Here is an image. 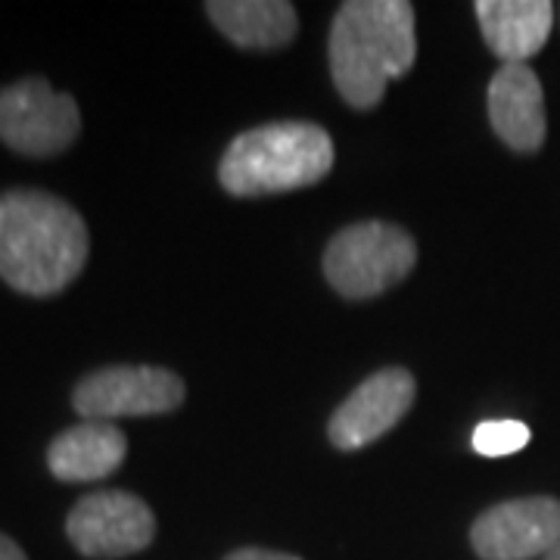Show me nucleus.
<instances>
[{
	"label": "nucleus",
	"instance_id": "obj_1",
	"mask_svg": "<svg viewBox=\"0 0 560 560\" xmlns=\"http://www.w3.org/2000/svg\"><path fill=\"white\" fill-rule=\"evenodd\" d=\"M88 224L60 197L16 187L0 194V278L25 296H57L84 271Z\"/></svg>",
	"mask_w": 560,
	"mask_h": 560
},
{
	"label": "nucleus",
	"instance_id": "obj_2",
	"mask_svg": "<svg viewBox=\"0 0 560 560\" xmlns=\"http://www.w3.org/2000/svg\"><path fill=\"white\" fill-rule=\"evenodd\" d=\"M330 75L355 109H374L389 81L411 72L418 57L415 7L408 0H349L330 25Z\"/></svg>",
	"mask_w": 560,
	"mask_h": 560
},
{
	"label": "nucleus",
	"instance_id": "obj_3",
	"mask_svg": "<svg viewBox=\"0 0 560 560\" xmlns=\"http://www.w3.org/2000/svg\"><path fill=\"white\" fill-rule=\"evenodd\" d=\"M334 168V140L315 121H271L231 140L219 165L231 197H271L312 187Z\"/></svg>",
	"mask_w": 560,
	"mask_h": 560
},
{
	"label": "nucleus",
	"instance_id": "obj_4",
	"mask_svg": "<svg viewBox=\"0 0 560 560\" xmlns=\"http://www.w3.org/2000/svg\"><path fill=\"white\" fill-rule=\"evenodd\" d=\"M418 243L389 221L342 228L324 253V278L346 300H371L411 275Z\"/></svg>",
	"mask_w": 560,
	"mask_h": 560
},
{
	"label": "nucleus",
	"instance_id": "obj_5",
	"mask_svg": "<svg viewBox=\"0 0 560 560\" xmlns=\"http://www.w3.org/2000/svg\"><path fill=\"white\" fill-rule=\"evenodd\" d=\"M81 131L79 103L44 79H22L0 91V140L22 156H57Z\"/></svg>",
	"mask_w": 560,
	"mask_h": 560
},
{
	"label": "nucleus",
	"instance_id": "obj_6",
	"mask_svg": "<svg viewBox=\"0 0 560 560\" xmlns=\"http://www.w3.org/2000/svg\"><path fill=\"white\" fill-rule=\"evenodd\" d=\"M184 401V381L168 368L113 364L88 374L72 389V405L84 420L168 415Z\"/></svg>",
	"mask_w": 560,
	"mask_h": 560
},
{
	"label": "nucleus",
	"instance_id": "obj_7",
	"mask_svg": "<svg viewBox=\"0 0 560 560\" xmlns=\"http://www.w3.org/2000/svg\"><path fill=\"white\" fill-rule=\"evenodd\" d=\"M66 536L91 560H116L143 551L156 536L150 504L121 489L91 492L69 511Z\"/></svg>",
	"mask_w": 560,
	"mask_h": 560
},
{
	"label": "nucleus",
	"instance_id": "obj_8",
	"mask_svg": "<svg viewBox=\"0 0 560 560\" xmlns=\"http://www.w3.org/2000/svg\"><path fill=\"white\" fill-rule=\"evenodd\" d=\"M558 541L560 501L551 495L501 501L470 529V545L482 560H545Z\"/></svg>",
	"mask_w": 560,
	"mask_h": 560
},
{
	"label": "nucleus",
	"instance_id": "obj_9",
	"mask_svg": "<svg viewBox=\"0 0 560 560\" xmlns=\"http://www.w3.org/2000/svg\"><path fill=\"white\" fill-rule=\"evenodd\" d=\"M418 383L405 368H383L342 401L327 423V436L340 452H359L386 436L415 405Z\"/></svg>",
	"mask_w": 560,
	"mask_h": 560
},
{
	"label": "nucleus",
	"instance_id": "obj_10",
	"mask_svg": "<svg viewBox=\"0 0 560 560\" xmlns=\"http://www.w3.org/2000/svg\"><path fill=\"white\" fill-rule=\"evenodd\" d=\"M489 121L514 153H536L545 143L548 116L539 75L526 62H501L489 81Z\"/></svg>",
	"mask_w": 560,
	"mask_h": 560
},
{
	"label": "nucleus",
	"instance_id": "obj_11",
	"mask_svg": "<svg viewBox=\"0 0 560 560\" xmlns=\"http://www.w3.org/2000/svg\"><path fill=\"white\" fill-rule=\"evenodd\" d=\"M125 455L128 440L116 423L81 420L50 442L47 467L62 482H97L113 477Z\"/></svg>",
	"mask_w": 560,
	"mask_h": 560
},
{
	"label": "nucleus",
	"instance_id": "obj_12",
	"mask_svg": "<svg viewBox=\"0 0 560 560\" xmlns=\"http://www.w3.org/2000/svg\"><path fill=\"white\" fill-rule=\"evenodd\" d=\"M477 20L501 62L533 60L551 38L555 7L548 0H477Z\"/></svg>",
	"mask_w": 560,
	"mask_h": 560
},
{
	"label": "nucleus",
	"instance_id": "obj_13",
	"mask_svg": "<svg viewBox=\"0 0 560 560\" xmlns=\"http://www.w3.org/2000/svg\"><path fill=\"white\" fill-rule=\"evenodd\" d=\"M209 20L243 50H278L296 38V10L287 0H209Z\"/></svg>",
	"mask_w": 560,
	"mask_h": 560
},
{
	"label": "nucleus",
	"instance_id": "obj_14",
	"mask_svg": "<svg viewBox=\"0 0 560 560\" xmlns=\"http://www.w3.org/2000/svg\"><path fill=\"white\" fill-rule=\"evenodd\" d=\"M529 440H533V433H529V427L523 420L495 418L477 423L470 445L482 458H508V455L523 452L529 445Z\"/></svg>",
	"mask_w": 560,
	"mask_h": 560
},
{
	"label": "nucleus",
	"instance_id": "obj_15",
	"mask_svg": "<svg viewBox=\"0 0 560 560\" xmlns=\"http://www.w3.org/2000/svg\"><path fill=\"white\" fill-rule=\"evenodd\" d=\"M224 560H300V558L283 555V551H265V548H241V551L228 555Z\"/></svg>",
	"mask_w": 560,
	"mask_h": 560
},
{
	"label": "nucleus",
	"instance_id": "obj_16",
	"mask_svg": "<svg viewBox=\"0 0 560 560\" xmlns=\"http://www.w3.org/2000/svg\"><path fill=\"white\" fill-rule=\"evenodd\" d=\"M0 560H28V558H25V551H22L16 541L0 533Z\"/></svg>",
	"mask_w": 560,
	"mask_h": 560
},
{
	"label": "nucleus",
	"instance_id": "obj_17",
	"mask_svg": "<svg viewBox=\"0 0 560 560\" xmlns=\"http://www.w3.org/2000/svg\"><path fill=\"white\" fill-rule=\"evenodd\" d=\"M545 560H560V541L551 548V551H548V555H545Z\"/></svg>",
	"mask_w": 560,
	"mask_h": 560
}]
</instances>
